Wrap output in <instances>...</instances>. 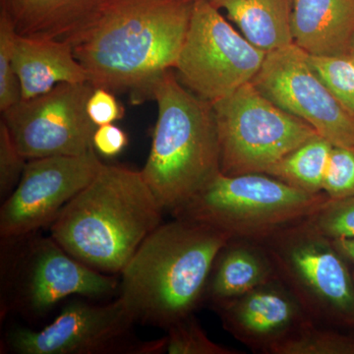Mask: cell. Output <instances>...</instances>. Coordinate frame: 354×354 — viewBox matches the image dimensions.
I'll use <instances>...</instances> for the list:
<instances>
[{
  "instance_id": "cell-16",
  "label": "cell",
  "mask_w": 354,
  "mask_h": 354,
  "mask_svg": "<svg viewBox=\"0 0 354 354\" xmlns=\"http://www.w3.org/2000/svg\"><path fill=\"white\" fill-rule=\"evenodd\" d=\"M13 64L22 100L46 94L58 84L88 82L87 72L67 41L27 38L16 34Z\"/></svg>"
},
{
  "instance_id": "cell-13",
  "label": "cell",
  "mask_w": 354,
  "mask_h": 354,
  "mask_svg": "<svg viewBox=\"0 0 354 354\" xmlns=\"http://www.w3.org/2000/svg\"><path fill=\"white\" fill-rule=\"evenodd\" d=\"M118 288L115 279L75 259L53 237L37 239L26 255L14 304L41 314L71 295L104 297Z\"/></svg>"
},
{
  "instance_id": "cell-17",
  "label": "cell",
  "mask_w": 354,
  "mask_h": 354,
  "mask_svg": "<svg viewBox=\"0 0 354 354\" xmlns=\"http://www.w3.org/2000/svg\"><path fill=\"white\" fill-rule=\"evenodd\" d=\"M102 0H0L18 36L72 43Z\"/></svg>"
},
{
  "instance_id": "cell-15",
  "label": "cell",
  "mask_w": 354,
  "mask_h": 354,
  "mask_svg": "<svg viewBox=\"0 0 354 354\" xmlns=\"http://www.w3.org/2000/svg\"><path fill=\"white\" fill-rule=\"evenodd\" d=\"M293 44L308 55H349L354 41V0H292Z\"/></svg>"
},
{
  "instance_id": "cell-25",
  "label": "cell",
  "mask_w": 354,
  "mask_h": 354,
  "mask_svg": "<svg viewBox=\"0 0 354 354\" xmlns=\"http://www.w3.org/2000/svg\"><path fill=\"white\" fill-rule=\"evenodd\" d=\"M16 32L4 11L0 10V111L3 113L22 100L13 64Z\"/></svg>"
},
{
  "instance_id": "cell-12",
  "label": "cell",
  "mask_w": 354,
  "mask_h": 354,
  "mask_svg": "<svg viewBox=\"0 0 354 354\" xmlns=\"http://www.w3.org/2000/svg\"><path fill=\"white\" fill-rule=\"evenodd\" d=\"M102 165L94 148L82 155L28 160L20 183L0 209V234L17 239L53 223Z\"/></svg>"
},
{
  "instance_id": "cell-6",
  "label": "cell",
  "mask_w": 354,
  "mask_h": 354,
  "mask_svg": "<svg viewBox=\"0 0 354 354\" xmlns=\"http://www.w3.org/2000/svg\"><path fill=\"white\" fill-rule=\"evenodd\" d=\"M259 242L314 323L354 330L353 272L330 239L302 220Z\"/></svg>"
},
{
  "instance_id": "cell-14",
  "label": "cell",
  "mask_w": 354,
  "mask_h": 354,
  "mask_svg": "<svg viewBox=\"0 0 354 354\" xmlns=\"http://www.w3.org/2000/svg\"><path fill=\"white\" fill-rule=\"evenodd\" d=\"M223 329L254 353L268 351L312 321L279 278L215 307Z\"/></svg>"
},
{
  "instance_id": "cell-30",
  "label": "cell",
  "mask_w": 354,
  "mask_h": 354,
  "mask_svg": "<svg viewBox=\"0 0 354 354\" xmlns=\"http://www.w3.org/2000/svg\"><path fill=\"white\" fill-rule=\"evenodd\" d=\"M337 250L354 266V239H341L332 241Z\"/></svg>"
},
{
  "instance_id": "cell-9",
  "label": "cell",
  "mask_w": 354,
  "mask_h": 354,
  "mask_svg": "<svg viewBox=\"0 0 354 354\" xmlns=\"http://www.w3.org/2000/svg\"><path fill=\"white\" fill-rule=\"evenodd\" d=\"M136 323L120 297L106 305L75 300L66 305L50 325L41 330L16 328L7 337L9 348L20 354L158 353L165 339L135 342Z\"/></svg>"
},
{
  "instance_id": "cell-21",
  "label": "cell",
  "mask_w": 354,
  "mask_h": 354,
  "mask_svg": "<svg viewBox=\"0 0 354 354\" xmlns=\"http://www.w3.org/2000/svg\"><path fill=\"white\" fill-rule=\"evenodd\" d=\"M305 323L272 346L267 354H354V332Z\"/></svg>"
},
{
  "instance_id": "cell-10",
  "label": "cell",
  "mask_w": 354,
  "mask_h": 354,
  "mask_svg": "<svg viewBox=\"0 0 354 354\" xmlns=\"http://www.w3.org/2000/svg\"><path fill=\"white\" fill-rule=\"evenodd\" d=\"M93 90L90 82L58 84L1 113L19 152L32 160L82 155L94 148L97 127L87 113Z\"/></svg>"
},
{
  "instance_id": "cell-18",
  "label": "cell",
  "mask_w": 354,
  "mask_h": 354,
  "mask_svg": "<svg viewBox=\"0 0 354 354\" xmlns=\"http://www.w3.org/2000/svg\"><path fill=\"white\" fill-rule=\"evenodd\" d=\"M277 279L274 263L261 242L234 237L216 256L205 297L216 307Z\"/></svg>"
},
{
  "instance_id": "cell-3",
  "label": "cell",
  "mask_w": 354,
  "mask_h": 354,
  "mask_svg": "<svg viewBox=\"0 0 354 354\" xmlns=\"http://www.w3.org/2000/svg\"><path fill=\"white\" fill-rule=\"evenodd\" d=\"M162 212L141 171L104 164L51 223V237L83 264L118 274L162 225Z\"/></svg>"
},
{
  "instance_id": "cell-22",
  "label": "cell",
  "mask_w": 354,
  "mask_h": 354,
  "mask_svg": "<svg viewBox=\"0 0 354 354\" xmlns=\"http://www.w3.org/2000/svg\"><path fill=\"white\" fill-rule=\"evenodd\" d=\"M308 62L330 93L354 114V60L351 55L317 57Z\"/></svg>"
},
{
  "instance_id": "cell-2",
  "label": "cell",
  "mask_w": 354,
  "mask_h": 354,
  "mask_svg": "<svg viewBox=\"0 0 354 354\" xmlns=\"http://www.w3.org/2000/svg\"><path fill=\"white\" fill-rule=\"evenodd\" d=\"M232 239L200 221L176 218L162 223L121 271L118 297L136 322L169 329L192 315L216 256Z\"/></svg>"
},
{
  "instance_id": "cell-32",
  "label": "cell",
  "mask_w": 354,
  "mask_h": 354,
  "mask_svg": "<svg viewBox=\"0 0 354 354\" xmlns=\"http://www.w3.org/2000/svg\"><path fill=\"white\" fill-rule=\"evenodd\" d=\"M351 57H353V55H351ZM353 57V60H354V57Z\"/></svg>"
},
{
  "instance_id": "cell-28",
  "label": "cell",
  "mask_w": 354,
  "mask_h": 354,
  "mask_svg": "<svg viewBox=\"0 0 354 354\" xmlns=\"http://www.w3.org/2000/svg\"><path fill=\"white\" fill-rule=\"evenodd\" d=\"M87 113L97 127L121 120L125 109L114 97L113 92L104 88H94L88 100Z\"/></svg>"
},
{
  "instance_id": "cell-23",
  "label": "cell",
  "mask_w": 354,
  "mask_h": 354,
  "mask_svg": "<svg viewBox=\"0 0 354 354\" xmlns=\"http://www.w3.org/2000/svg\"><path fill=\"white\" fill-rule=\"evenodd\" d=\"M165 351L169 354H239L228 346L212 341L195 317H185L167 329Z\"/></svg>"
},
{
  "instance_id": "cell-33",
  "label": "cell",
  "mask_w": 354,
  "mask_h": 354,
  "mask_svg": "<svg viewBox=\"0 0 354 354\" xmlns=\"http://www.w3.org/2000/svg\"><path fill=\"white\" fill-rule=\"evenodd\" d=\"M353 277H354V272H353Z\"/></svg>"
},
{
  "instance_id": "cell-24",
  "label": "cell",
  "mask_w": 354,
  "mask_h": 354,
  "mask_svg": "<svg viewBox=\"0 0 354 354\" xmlns=\"http://www.w3.org/2000/svg\"><path fill=\"white\" fill-rule=\"evenodd\" d=\"M304 221L330 241L354 239V196L329 198Z\"/></svg>"
},
{
  "instance_id": "cell-20",
  "label": "cell",
  "mask_w": 354,
  "mask_h": 354,
  "mask_svg": "<svg viewBox=\"0 0 354 354\" xmlns=\"http://www.w3.org/2000/svg\"><path fill=\"white\" fill-rule=\"evenodd\" d=\"M333 147L329 140L316 135L288 153L266 174L305 192L323 193Z\"/></svg>"
},
{
  "instance_id": "cell-26",
  "label": "cell",
  "mask_w": 354,
  "mask_h": 354,
  "mask_svg": "<svg viewBox=\"0 0 354 354\" xmlns=\"http://www.w3.org/2000/svg\"><path fill=\"white\" fill-rule=\"evenodd\" d=\"M323 192L330 199L354 196V145L333 147Z\"/></svg>"
},
{
  "instance_id": "cell-1",
  "label": "cell",
  "mask_w": 354,
  "mask_h": 354,
  "mask_svg": "<svg viewBox=\"0 0 354 354\" xmlns=\"http://www.w3.org/2000/svg\"><path fill=\"white\" fill-rule=\"evenodd\" d=\"M195 0H102L72 41L74 55L94 88L149 100L153 83L174 69Z\"/></svg>"
},
{
  "instance_id": "cell-27",
  "label": "cell",
  "mask_w": 354,
  "mask_h": 354,
  "mask_svg": "<svg viewBox=\"0 0 354 354\" xmlns=\"http://www.w3.org/2000/svg\"><path fill=\"white\" fill-rule=\"evenodd\" d=\"M28 160L19 152L4 120H0V194L9 196L20 183Z\"/></svg>"
},
{
  "instance_id": "cell-4",
  "label": "cell",
  "mask_w": 354,
  "mask_h": 354,
  "mask_svg": "<svg viewBox=\"0 0 354 354\" xmlns=\"http://www.w3.org/2000/svg\"><path fill=\"white\" fill-rule=\"evenodd\" d=\"M149 100L157 102L158 120L141 171L164 211L174 213L221 171L215 113L174 69L153 83Z\"/></svg>"
},
{
  "instance_id": "cell-29",
  "label": "cell",
  "mask_w": 354,
  "mask_h": 354,
  "mask_svg": "<svg viewBox=\"0 0 354 354\" xmlns=\"http://www.w3.org/2000/svg\"><path fill=\"white\" fill-rule=\"evenodd\" d=\"M129 139L124 130L111 124L97 127L93 136V146L95 152L106 158L120 155L127 148Z\"/></svg>"
},
{
  "instance_id": "cell-19",
  "label": "cell",
  "mask_w": 354,
  "mask_h": 354,
  "mask_svg": "<svg viewBox=\"0 0 354 354\" xmlns=\"http://www.w3.org/2000/svg\"><path fill=\"white\" fill-rule=\"evenodd\" d=\"M242 36L266 53L293 44L292 0H208Z\"/></svg>"
},
{
  "instance_id": "cell-7",
  "label": "cell",
  "mask_w": 354,
  "mask_h": 354,
  "mask_svg": "<svg viewBox=\"0 0 354 354\" xmlns=\"http://www.w3.org/2000/svg\"><path fill=\"white\" fill-rule=\"evenodd\" d=\"M225 176L267 174L279 160L319 133L283 111L249 82L212 102Z\"/></svg>"
},
{
  "instance_id": "cell-11",
  "label": "cell",
  "mask_w": 354,
  "mask_h": 354,
  "mask_svg": "<svg viewBox=\"0 0 354 354\" xmlns=\"http://www.w3.org/2000/svg\"><path fill=\"white\" fill-rule=\"evenodd\" d=\"M252 82L265 97L311 125L334 146L354 145V114L312 68L295 44L267 53Z\"/></svg>"
},
{
  "instance_id": "cell-31",
  "label": "cell",
  "mask_w": 354,
  "mask_h": 354,
  "mask_svg": "<svg viewBox=\"0 0 354 354\" xmlns=\"http://www.w3.org/2000/svg\"><path fill=\"white\" fill-rule=\"evenodd\" d=\"M349 55H353V57H354V41L353 46H351V53H349Z\"/></svg>"
},
{
  "instance_id": "cell-5",
  "label": "cell",
  "mask_w": 354,
  "mask_h": 354,
  "mask_svg": "<svg viewBox=\"0 0 354 354\" xmlns=\"http://www.w3.org/2000/svg\"><path fill=\"white\" fill-rule=\"evenodd\" d=\"M329 199L305 192L266 174L218 172L174 218L207 223L236 239L259 241L306 218Z\"/></svg>"
},
{
  "instance_id": "cell-8",
  "label": "cell",
  "mask_w": 354,
  "mask_h": 354,
  "mask_svg": "<svg viewBox=\"0 0 354 354\" xmlns=\"http://www.w3.org/2000/svg\"><path fill=\"white\" fill-rule=\"evenodd\" d=\"M266 57L208 0H195L174 70L188 90L215 102L252 82Z\"/></svg>"
}]
</instances>
